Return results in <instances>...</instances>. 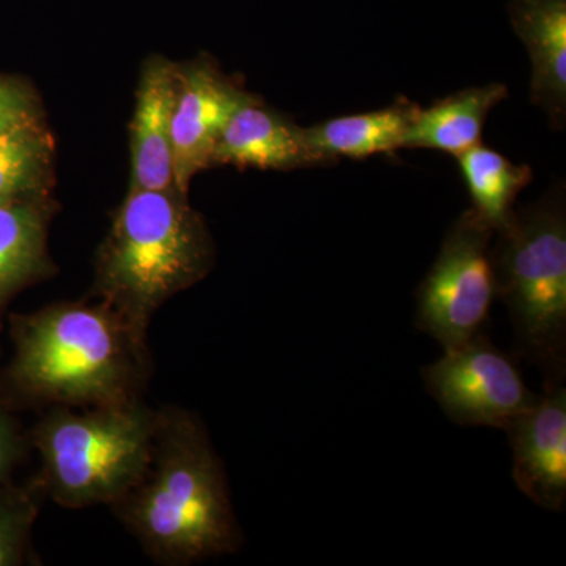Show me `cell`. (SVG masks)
Returning a JSON list of instances; mask_svg holds the SVG:
<instances>
[{"instance_id": "6da1fadb", "label": "cell", "mask_w": 566, "mask_h": 566, "mask_svg": "<svg viewBox=\"0 0 566 566\" xmlns=\"http://www.w3.org/2000/svg\"><path fill=\"white\" fill-rule=\"evenodd\" d=\"M120 501L142 545L167 564L232 553L240 542L221 461L189 417H158L150 464Z\"/></svg>"}, {"instance_id": "7a4b0ae2", "label": "cell", "mask_w": 566, "mask_h": 566, "mask_svg": "<svg viewBox=\"0 0 566 566\" xmlns=\"http://www.w3.org/2000/svg\"><path fill=\"white\" fill-rule=\"evenodd\" d=\"M10 375L29 397L65 405L129 400L144 338L111 305L61 304L13 322Z\"/></svg>"}, {"instance_id": "3957f363", "label": "cell", "mask_w": 566, "mask_h": 566, "mask_svg": "<svg viewBox=\"0 0 566 566\" xmlns=\"http://www.w3.org/2000/svg\"><path fill=\"white\" fill-rule=\"evenodd\" d=\"M210 262V238L186 196L132 188L99 255V292L144 338L151 315L200 281Z\"/></svg>"}, {"instance_id": "277c9868", "label": "cell", "mask_w": 566, "mask_h": 566, "mask_svg": "<svg viewBox=\"0 0 566 566\" xmlns=\"http://www.w3.org/2000/svg\"><path fill=\"white\" fill-rule=\"evenodd\" d=\"M491 245L497 297L515 327L517 352L546 382L566 371V207L564 186L513 211Z\"/></svg>"}, {"instance_id": "5b68a950", "label": "cell", "mask_w": 566, "mask_h": 566, "mask_svg": "<svg viewBox=\"0 0 566 566\" xmlns=\"http://www.w3.org/2000/svg\"><path fill=\"white\" fill-rule=\"evenodd\" d=\"M158 417L132 400L51 412L35 431L52 499L70 509L120 501L150 464Z\"/></svg>"}, {"instance_id": "8992f818", "label": "cell", "mask_w": 566, "mask_h": 566, "mask_svg": "<svg viewBox=\"0 0 566 566\" xmlns=\"http://www.w3.org/2000/svg\"><path fill=\"white\" fill-rule=\"evenodd\" d=\"M495 232L469 208L453 222L417 294L416 324L444 352L482 333L497 297L491 245Z\"/></svg>"}, {"instance_id": "52a82bcc", "label": "cell", "mask_w": 566, "mask_h": 566, "mask_svg": "<svg viewBox=\"0 0 566 566\" xmlns=\"http://www.w3.org/2000/svg\"><path fill=\"white\" fill-rule=\"evenodd\" d=\"M424 387L452 422L505 430L536 397L513 359L480 333L422 368Z\"/></svg>"}, {"instance_id": "ba28073f", "label": "cell", "mask_w": 566, "mask_h": 566, "mask_svg": "<svg viewBox=\"0 0 566 566\" xmlns=\"http://www.w3.org/2000/svg\"><path fill=\"white\" fill-rule=\"evenodd\" d=\"M251 95L210 62L178 69L172 111L175 189L182 196L200 170L211 167L212 151L230 117Z\"/></svg>"}, {"instance_id": "9c48e42d", "label": "cell", "mask_w": 566, "mask_h": 566, "mask_svg": "<svg viewBox=\"0 0 566 566\" xmlns=\"http://www.w3.org/2000/svg\"><path fill=\"white\" fill-rule=\"evenodd\" d=\"M546 382L545 394L505 428L517 488L542 509L564 512L566 504V390Z\"/></svg>"}, {"instance_id": "30bf717a", "label": "cell", "mask_w": 566, "mask_h": 566, "mask_svg": "<svg viewBox=\"0 0 566 566\" xmlns=\"http://www.w3.org/2000/svg\"><path fill=\"white\" fill-rule=\"evenodd\" d=\"M211 164L264 170L327 166L308 144L305 128L268 109L259 98L243 104L227 122L216 142Z\"/></svg>"}, {"instance_id": "8fae6325", "label": "cell", "mask_w": 566, "mask_h": 566, "mask_svg": "<svg viewBox=\"0 0 566 566\" xmlns=\"http://www.w3.org/2000/svg\"><path fill=\"white\" fill-rule=\"evenodd\" d=\"M178 66L153 59L142 73L132 125V188L175 189L172 111Z\"/></svg>"}, {"instance_id": "7c38bea8", "label": "cell", "mask_w": 566, "mask_h": 566, "mask_svg": "<svg viewBox=\"0 0 566 566\" xmlns=\"http://www.w3.org/2000/svg\"><path fill=\"white\" fill-rule=\"evenodd\" d=\"M513 31L532 62L531 98L554 129L566 122V0H509Z\"/></svg>"}, {"instance_id": "4fadbf2b", "label": "cell", "mask_w": 566, "mask_h": 566, "mask_svg": "<svg viewBox=\"0 0 566 566\" xmlns=\"http://www.w3.org/2000/svg\"><path fill=\"white\" fill-rule=\"evenodd\" d=\"M506 98V85L493 82L453 93L428 109L420 107L405 134L403 148H430L458 158L480 144L488 114Z\"/></svg>"}, {"instance_id": "5bb4252c", "label": "cell", "mask_w": 566, "mask_h": 566, "mask_svg": "<svg viewBox=\"0 0 566 566\" xmlns=\"http://www.w3.org/2000/svg\"><path fill=\"white\" fill-rule=\"evenodd\" d=\"M420 106L398 99L385 109L331 118L305 128V137L327 166L340 158L365 159L403 148V137Z\"/></svg>"}, {"instance_id": "9a60e30c", "label": "cell", "mask_w": 566, "mask_h": 566, "mask_svg": "<svg viewBox=\"0 0 566 566\" xmlns=\"http://www.w3.org/2000/svg\"><path fill=\"white\" fill-rule=\"evenodd\" d=\"M46 268V218L25 199L0 200V307Z\"/></svg>"}, {"instance_id": "2e32d148", "label": "cell", "mask_w": 566, "mask_h": 566, "mask_svg": "<svg viewBox=\"0 0 566 566\" xmlns=\"http://www.w3.org/2000/svg\"><path fill=\"white\" fill-rule=\"evenodd\" d=\"M457 159L471 196L472 210L494 232H499L515 211L517 193L534 178L531 167L517 166L482 144Z\"/></svg>"}, {"instance_id": "e0dca14e", "label": "cell", "mask_w": 566, "mask_h": 566, "mask_svg": "<svg viewBox=\"0 0 566 566\" xmlns=\"http://www.w3.org/2000/svg\"><path fill=\"white\" fill-rule=\"evenodd\" d=\"M51 161V139L40 123L0 134V200L36 191Z\"/></svg>"}, {"instance_id": "ac0fdd59", "label": "cell", "mask_w": 566, "mask_h": 566, "mask_svg": "<svg viewBox=\"0 0 566 566\" xmlns=\"http://www.w3.org/2000/svg\"><path fill=\"white\" fill-rule=\"evenodd\" d=\"M36 512L39 506L29 491L0 494V566L22 564Z\"/></svg>"}, {"instance_id": "d6986e66", "label": "cell", "mask_w": 566, "mask_h": 566, "mask_svg": "<svg viewBox=\"0 0 566 566\" xmlns=\"http://www.w3.org/2000/svg\"><path fill=\"white\" fill-rule=\"evenodd\" d=\"M39 122L31 93L17 82L0 77V134Z\"/></svg>"}, {"instance_id": "ffe728a7", "label": "cell", "mask_w": 566, "mask_h": 566, "mask_svg": "<svg viewBox=\"0 0 566 566\" xmlns=\"http://www.w3.org/2000/svg\"><path fill=\"white\" fill-rule=\"evenodd\" d=\"M21 453L17 423L0 408V483L9 476Z\"/></svg>"}]
</instances>
